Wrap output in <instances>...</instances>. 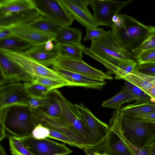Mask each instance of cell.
I'll use <instances>...</instances> for the list:
<instances>
[{
	"label": "cell",
	"mask_w": 155,
	"mask_h": 155,
	"mask_svg": "<svg viewBox=\"0 0 155 155\" xmlns=\"http://www.w3.org/2000/svg\"><path fill=\"white\" fill-rule=\"evenodd\" d=\"M83 52L104 65L109 75L116 74L122 60L134 58L131 51L125 49L117 41L111 30L106 31L101 37L91 41L90 47L84 46Z\"/></svg>",
	"instance_id": "cell-1"
},
{
	"label": "cell",
	"mask_w": 155,
	"mask_h": 155,
	"mask_svg": "<svg viewBox=\"0 0 155 155\" xmlns=\"http://www.w3.org/2000/svg\"><path fill=\"white\" fill-rule=\"evenodd\" d=\"M0 141L5 131L18 138L31 136L38 124L32 109L27 104H14L0 109Z\"/></svg>",
	"instance_id": "cell-2"
},
{
	"label": "cell",
	"mask_w": 155,
	"mask_h": 155,
	"mask_svg": "<svg viewBox=\"0 0 155 155\" xmlns=\"http://www.w3.org/2000/svg\"><path fill=\"white\" fill-rule=\"evenodd\" d=\"M111 119L119 126L124 138L136 146L143 147L155 142V124L115 110Z\"/></svg>",
	"instance_id": "cell-3"
},
{
	"label": "cell",
	"mask_w": 155,
	"mask_h": 155,
	"mask_svg": "<svg viewBox=\"0 0 155 155\" xmlns=\"http://www.w3.org/2000/svg\"><path fill=\"white\" fill-rule=\"evenodd\" d=\"M123 25L116 28L111 27L115 39L126 50L131 51L137 47L150 33V25H146L133 17L122 14Z\"/></svg>",
	"instance_id": "cell-4"
},
{
	"label": "cell",
	"mask_w": 155,
	"mask_h": 155,
	"mask_svg": "<svg viewBox=\"0 0 155 155\" xmlns=\"http://www.w3.org/2000/svg\"><path fill=\"white\" fill-rule=\"evenodd\" d=\"M0 52L18 64L31 76L45 77L68 84L65 79L54 69L36 61L26 55L24 51L0 49Z\"/></svg>",
	"instance_id": "cell-5"
},
{
	"label": "cell",
	"mask_w": 155,
	"mask_h": 155,
	"mask_svg": "<svg viewBox=\"0 0 155 155\" xmlns=\"http://www.w3.org/2000/svg\"><path fill=\"white\" fill-rule=\"evenodd\" d=\"M47 96L54 99L59 104L61 111L60 117L91 145V134L77 110L75 105L67 100L57 89L49 92Z\"/></svg>",
	"instance_id": "cell-6"
},
{
	"label": "cell",
	"mask_w": 155,
	"mask_h": 155,
	"mask_svg": "<svg viewBox=\"0 0 155 155\" xmlns=\"http://www.w3.org/2000/svg\"><path fill=\"white\" fill-rule=\"evenodd\" d=\"M32 110L33 116L38 124L40 123L49 128L65 134L81 146L82 150L91 146L84 139L60 117H56L50 116L41 108Z\"/></svg>",
	"instance_id": "cell-7"
},
{
	"label": "cell",
	"mask_w": 155,
	"mask_h": 155,
	"mask_svg": "<svg viewBox=\"0 0 155 155\" xmlns=\"http://www.w3.org/2000/svg\"><path fill=\"white\" fill-rule=\"evenodd\" d=\"M92 8L94 19L98 26L111 27L112 18L133 0L117 1L111 0H84Z\"/></svg>",
	"instance_id": "cell-8"
},
{
	"label": "cell",
	"mask_w": 155,
	"mask_h": 155,
	"mask_svg": "<svg viewBox=\"0 0 155 155\" xmlns=\"http://www.w3.org/2000/svg\"><path fill=\"white\" fill-rule=\"evenodd\" d=\"M109 126V130L103 141L87 149L111 155H134L124 141L117 123L110 119Z\"/></svg>",
	"instance_id": "cell-9"
},
{
	"label": "cell",
	"mask_w": 155,
	"mask_h": 155,
	"mask_svg": "<svg viewBox=\"0 0 155 155\" xmlns=\"http://www.w3.org/2000/svg\"><path fill=\"white\" fill-rule=\"evenodd\" d=\"M34 9L40 15L60 27H69L74 19L59 0H34Z\"/></svg>",
	"instance_id": "cell-10"
},
{
	"label": "cell",
	"mask_w": 155,
	"mask_h": 155,
	"mask_svg": "<svg viewBox=\"0 0 155 155\" xmlns=\"http://www.w3.org/2000/svg\"><path fill=\"white\" fill-rule=\"evenodd\" d=\"M17 138L34 155H68L72 152L64 144L47 138L37 139L32 136Z\"/></svg>",
	"instance_id": "cell-11"
},
{
	"label": "cell",
	"mask_w": 155,
	"mask_h": 155,
	"mask_svg": "<svg viewBox=\"0 0 155 155\" xmlns=\"http://www.w3.org/2000/svg\"><path fill=\"white\" fill-rule=\"evenodd\" d=\"M74 105L83 121L91 134V146L101 143L103 141L109 130V125L97 118L89 109L83 104Z\"/></svg>",
	"instance_id": "cell-12"
},
{
	"label": "cell",
	"mask_w": 155,
	"mask_h": 155,
	"mask_svg": "<svg viewBox=\"0 0 155 155\" xmlns=\"http://www.w3.org/2000/svg\"><path fill=\"white\" fill-rule=\"evenodd\" d=\"M53 66L100 80H112L110 75L89 65L81 59L61 55Z\"/></svg>",
	"instance_id": "cell-13"
},
{
	"label": "cell",
	"mask_w": 155,
	"mask_h": 155,
	"mask_svg": "<svg viewBox=\"0 0 155 155\" xmlns=\"http://www.w3.org/2000/svg\"><path fill=\"white\" fill-rule=\"evenodd\" d=\"M0 86L6 84L31 82L32 76L18 64L0 52Z\"/></svg>",
	"instance_id": "cell-14"
},
{
	"label": "cell",
	"mask_w": 155,
	"mask_h": 155,
	"mask_svg": "<svg viewBox=\"0 0 155 155\" xmlns=\"http://www.w3.org/2000/svg\"><path fill=\"white\" fill-rule=\"evenodd\" d=\"M30 97L24 82L13 83L1 86L0 109L14 104H27Z\"/></svg>",
	"instance_id": "cell-15"
},
{
	"label": "cell",
	"mask_w": 155,
	"mask_h": 155,
	"mask_svg": "<svg viewBox=\"0 0 155 155\" xmlns=\"http://www.w3.org/2000/svg\"><path fill=\"white\" fill-rule=\"evenodd\" d=\"M74 19L86 28H96L98 26L89 10L84 0H59Z\"/></svg>",
	"instance_id": "cell-16"
},
{
	"label": "cell",
	"mask_w": 155,
	"mask_h": 155,
	"mask_svg": "<svg viewBox=\"0 0 155 155\" xmlns=\"http://www.w3.org/2000/svg\"><path fill=\"white\" fill-rule=\"evenodd\" d=\"M12 35L30 44L32 46L42 45L49 40L53 41L55 35L45 33L28 25L15 26L10 28Z\"/></svg>",
	"instance_id": "cell-17"
},
{
	"label": "cell",
	"mask_w": 155,
	"mask_h": 155,
	"mask_svg": "<svg viewBox=\"0 0 155 155\" xmlns=\"http://www.w3.org/2000/svg\"><path fill=\"white\" fill-rule=\"evenodd\" d=\"M52 67L53 69L65 79L68 86L101 89L106 83L105 80L96 79L56 66H53Z\"/></svg>",
	"instance_id": "cell-18"
},
{
	"label": "cell",
	"mask_w": 155,
	"mask_h": 155,
	"mask_svg": "<svg viewBox=\"0 0 155 155\" xmlns=\"http://www.w3.org/2000/svg\"><path fill=\"white\" fill-rule=\"evenodd\" d=\"M24 52L33 59L48 67L52 66L61 56L60 51L55 44L53 49L50 51L45 50L44 45L31 46Z\"/></svg>",
	"instance_id": "cell-19"
},
{
	"label": "cell",
	"mask_w": 155,
	"mask_h": 155,
	"mask_svg": "<svg viewBox=\"0 0 155 155\" xmlns=\"http://www.w3.org/2000/svg\"><path fill=\"white\" fill-rule=\"evenodd\" d=\"M40 16L35 9L8 14L0 16V27L10 28L28 24Z\"/></svg>",
	"instance_id": "cell-20"
},
{
	"label": "cell",
	"mask_w": 155,
	"mask_h": 155,
	"mask_svg": "<svg viewBox=\"0 0 155 155\" xmlns=\"http://www.w3.org/2000/svg\"><path fill=\"white\" fill-rule=\"evenodd\" d=\"M55 35V38L53 41L55 44L82 45L81 43L82 33L79 29L69 27H60Z\"/></svg>",
	"instance_id": "cell-21"
},
{
	"label": "cell",
	"mask_w": 155,
	"mask_h": 155,
	"mask_svg": "<svg viewBox=\"0 0 155 155\" xmlns=\"http://www.w3.org/2000/svg\"><path fill=\"white\" fill-rule=\"evenodd\" d=\"M34 0H0V16L34 9Z\"/></svg>",
	"instance_id": "cell-22"
},
{
	"label": "cell",
	"mask_w": 155,
	"mask_h": 155,
	"mask_svg": "<svg viewBox=\"0 0 155 155\" xmlns=\"http://www.w3.org/2000/svg\"><path fill=\"white\" fill-rule=\"evenodd\" d=\"M137 99V97L130 92L122 90L113 97L104 101L101 106L104 107L114 109L118 111L121 108L123 104Z\"/></svg>",
	"instance_id": "cell-23"
},
{
	"label": "cell",
	"mask_w": 155,
	"mask_h": 155,
	"mask_svg": "<svg viewBox=\"0 0 155 155\" xmlns=\"http://www.w3.org/2000/svg\"><path fill=\"white\" fill-rule=\"evenodd\" d=\"M31 46L28 42L13 35L0 40V49L23 51Z\"/></svg>",
	"instance_id": "cell-24"
},
{
	"label": "cell",
	"mask_w": 155,
	"mask_h": 155,
	"mask_svg": "<svg viewBox=\"0 0 155 155\" xmlns=\"http://www.w3.org/2000/svg\"><path fill=\"white\" fill-rule=\"evenodd\" d=\"M122 113L128 115L155 112V103L150 102L140 104H130L121 108L119 110Z\"/></svg>",
	"instance_id": "cell-25"
},
{
	"label": "cell",
	"mask_w": 155,
	"mask_h": 155,
	"mask_svg": "<svg viewBox=\"0 0 155 155\" xmlns=\"http://www.w3.org/2000/svg\"><path fill=\"white\" fill-rule=\"evenodd\" d=\"M28 25L43 32L55 34L60 27L56 24L40 15Z\"/></svg>",
	"instance_id": "cell-26"
},
{
	"label": "cell",
	"mask_w": 155,
	"mask_h": 155,
	"mask_svg": "<svg viewBox=\"0 0 155 155\" xmlns=\"http://www.w3.org/2000/svg\"><path fill=\"white\" fill-rule=\"evenodd\" d=\"M56 44L60 51L61 55L75 59H81L82 58L83 45Z\"/></svg>",
	"instance_id": "cell-27"
},
{
	"label": "cell",
	"mask_w": 155,
	"mask_h": 155,
	"mask_svg": "<svg viewBox=\"0 0 155 155\" xmlns=\"http://www.w3.org/2000/svg\"><path fill=\"white\" fill-rule=\"evenodd\" d=\"M125 81V85L122 90L130 92L137 97V99L134 104L137 105L152 102L151 97L142 90L129 82Z\"/></svg>",
	"instance_id": "cell-28"
},
{
	"label": "cell",
	"mask_w": 155,
	"mask_h": 155,
	"mask_svg": "<svg viewBox=\"0 0 155 155\" xmlns=\"http://www.w3.org/2000/svg\"><path fill=\"white\" fill-rule=\"evenodd\" d=\"M138 64L134 60L129 59L122 60L119 64L115 78L122 79L123 77L132 73Z\"/></svg>",
	"instance_id": "cell-29"
},
{
	"label": "cell",
	"mask_w": 155,
	"mask_h": 155,
	"mask_svg": "<svg viewBox=\"0 0 155 155\" xmlns=\"http://www.w3.org/2000/svg\"><path fill=\"white\" fill-rule=\"evenodd\" d=\"M8 140L12 155H34L16 137L13 135L9 136Z\"/></svg>",
	"instance_id": "cell-30"
},
{
	"label": "cell",
	"mask_w": 155,
	"mask_h": 155,
	"mask_svg": "<svg viewBox=\"0 0 155 155\" xmlns=\"http://www.w3.org/2000/svg\"><path fill=\"white\" fill-rule=\"evenodd\" d=\"M26 90L30 97L45 98L49 91L45 87L32 82H24Z\"/></svg>",
	"instance_id": "cell-31"
},
{
	"label": "cell",
	"mask_w": 155,
	"mask_h": 155,
	"mask_svg": "<svg viewBox=\"0 0 155 155\" xmlns=\"http://www.w3.org/2000/svg\"><path fill=\"white\" fill-rule=\"evenodd\" d=\"M155 49V27L150 25L149 34L140 44L131 52L133 55L144 51Z\"/></svg>",
	"instance_id": "cell-32"
},
{
	"label": "cell",
	"mask_w": 155,
	"mask_h": 155,
	"mask_svg": "<svg viewBox=\"0 0 155 155\" xmlns=\"http://www.w3.org/2000/svg\"><path fill=\"white\" fill-rule=\"evenodd\" d=\"M122 79L129 82L143 91L155 87L152 84L136 74L134 71L123 77Z\"/></svg>",
	"instance_id": "cell-33"
},
{
	"label": "cell",
	"mask_w": 155,
	"mask_h": 155,
	"mask_svg": "<svg viewBox=\"0 0 155 155\" xmlns=\"http://www.w3.org/2000/svg\"><path fill=\"white\" fill-rule=\"evenodd\" d=\"M31 82L47 87L49 91L64 86H68L67 83L43 77L32 76Z\"/></svg>",
	"instance_id": "cell-34"
},
{
	"label": "cell",
	"mask_w": 155,
	"mask_h": 155,
	"mask_svg": "<svg viewBox=\"0 0 155 155\" xmlns=\"http://www.w3.org/2000/svg\"><path fill=\"white\" fill-rule=\"evenodd\" d=\"M47 97L45 104L41 108L50 116L56 117H60L61 111L59 104L53 98L47 96Z\"/></svg>",
	"instance_id": "cell-35"
},
{
	"label": "cell",
	"mask_w": 155,
	"mask_h": 155,
	"mask_svg": "<svg viewBox=\"0 0 155 155\" xmlns=\"http://www.w3.org/2000/svg\"><path fill=\"white\" fill-rule=\"evenodd\" d=\"M50 134L48 138L61 141L72 147H75L82 149L79 144L65 134L52 129L49 128Z\"/></svg>",
	"instance_id": "cell-36"
},
{
	"label": "cell",
	"mask_w": 155,
	"mask_h": 155,
	"mask_svg": "<svg viewBox=\"0 0 155 155\" xmlns=\"http://www.w3.org/2000/svg\"><path fill=\"white\" fill-rule=\"evenodd\" d=\"M133 55L138 64L155 63V49L141 52Z\"/></svg>",
	"instance_id": "cell-37"
},
{
	"label": "cell",
	"mask_w": 155,
	"mask_h": 155,
	"mask_svg": "<svg viewBox=\"0 0 155 155\" xmlns=\"http://www.w3.org/2000/svg\"><path fill=\"white\" fill-rule=\"evenodd\" d=\"M49 134V128L38 123L32 130L31 135L35 139L40 140L48 138Z\"/></svg>",
	"instance_id": "cell-38"
},
{
	"label": "cell",
	"mask_w": 155,
	"mask_h": 155,
	"mask_svg": "<svg viewBox=\"0 0 155 155\" xmlns=\"http://www.w3.org/2000/svg\"><path fill=\"white\" fill-rule=\"evenodd\" d=\"M106 32L101 28H86V33L83 41H84L89 40L91 41L97 39L104 35Z\"/></svg>",
	"instance_id": "cell-39"
},
{
	"label": "cell",
	"mask_w": 155,
	"mask_h": 155,
	"mask_svg": "<svg viewBox=\"0 0 155 155\" xmlns=\"http://www.w3.org/2000/svg\"><path fill=\"white\" fill-rule=\"evenodd\" d=\"M135 70L144 74L155 77V63L138 64Z\"/></svg>",
	"instance_id": "cell-40"
},
{
	"label": "cell",
	"mask_w": 155,
	"mask_h": 155,
	"mask_svg": "<svg viewBox=\"0 0 155 155\" xmlns=\"http://www.w3.org/2000/svg\"><path fill=\"white\" fill-rule=\"evenodd\" d=\"M122 137L126 144L134 155H150L149 146L143 147L136 146L127 140L124 137L121 131Z\"/></svg>",
	"instance_id": "cell-41"
},
{
	"label": "cell",
	"mask_w": 155,
	"mask_h": 155,
	"mask_svg": "<svg viewBox=\"0 0 155 155\" xmlns=\"http://www.w3.org/2000/svg\"><path fill=\"white\" fill-rule=\"evenodd\" d=\"M47 97L45 98L30 97L27 104L32 109H36L42 107L45 104Z\"/></svg>",
	"instance_id": "cell-42"
},
{
	"label": "cell",
	"mask_w": 155,
	"mask_h": 155,
	"mask_svg": "<svg viewBox=\"0 0 155 155\" xmlns=\"http://www.w3.org/2000/svg\"><path fill=\"white\" fill-rule=\"evenodd\" d=\"M128 116L140 119L147 122L155 124V112L140 114L132 116Z\"/></svg>",
	"instance_id": "cell-43"
},
{
	"label": "cell",
	"mask_w": 155,
	"mask_h": 155,
	"mask_svg": "<svg viewBox=\"0 0 155 155\" xmlns=\"http://www.w3.org/2000/svg\"><path fill=\"white\" fill-rule=\"evenodd\" d=\"M10 28L0 27V40L12 35Z\"/></svg>",
	"instance_id": "cell-44"
},
{
	"label": "cell",
	"mask_w": 155,
	"mask_h": 155,
	"mask_svg": "<svg viewBox=\"0 0 155 155\" xmlns=\"http://www.w3.org/2000/svg\"><path fill=\"white\" fill-rule=\"evenodd\" d=\"M83 150L86 155H111L105 152H98L87 149H84Z\"/></svg>",
	"instance_id": "cell-45"
},
{
	"label": "cell",
	"mask_w": 155,
	"mask_h": 155,
	"mask_svg": "<svg viewBox=\"0 0 155 155\" xmlns=\"http://www.w3.org/2000/svg\"><path fill=\"white\" fill-rule=\"evenodd\" d=\"M148 95L151 98L152 102L155 103V87L143 91Z\"/></svg>",
	"instance_id": "cell-46"
},
{
	"label": "cell",
	"mask_w": 155,
	"mask_h": 155,
	"mask_svg": "<svg viewBox=\"0 0 155 155\" xmlns=\"http://www.w3.org/2000/svg\"><path fill=\"white\" fill-rule=\"evenodd\" d=\"M52 40H49L45 45V48L47 51H50L52 50L54 47V44Z\"/></svg>",
	"instance_id": "cell-47"
},
{
	"label": "cell",
	"mask_w": 155,
	"mask_h": 155,
	"mask_svg": "<svg viewBox=\"0 0 155 155\" xmlns=\"http://www.w3.org/2000/svg\"><path fill=\"white\" fill-rule=\"evenodd\" d=\"M150 155H155V142L149 146Z\"/></svg>",
	"instance_id": "cell-48"
},
{
	"label": "cell",
	"mask_w": 155,
	"mask_h": 155,
	"mask_svg": "<svg viewBox=\"0 0 155 155\" xmlns=\"http://www.w3.org/2000/svg\"><path fill=\"white\" fill-rule=\"evenodd\" d=\"M0 155H6L5 151L1 145H0Z\"/></svg>",
	"instance_id": "cell-49"
},
{
	"label": "cell",
	"mask_w": 155,
	"mask_h": 155,
	"mask_svg": "<svg viewBox=\"0 0 155 155\" xmlns=\"http://www.w3.org/2000/svg\"><path fill=\"white\" fill-rule=\"evenodd\" d=\"M56 155H64L62 154H56Z\"/></svg>",
	"instance_id": "cell-50"
}]
</instances>
